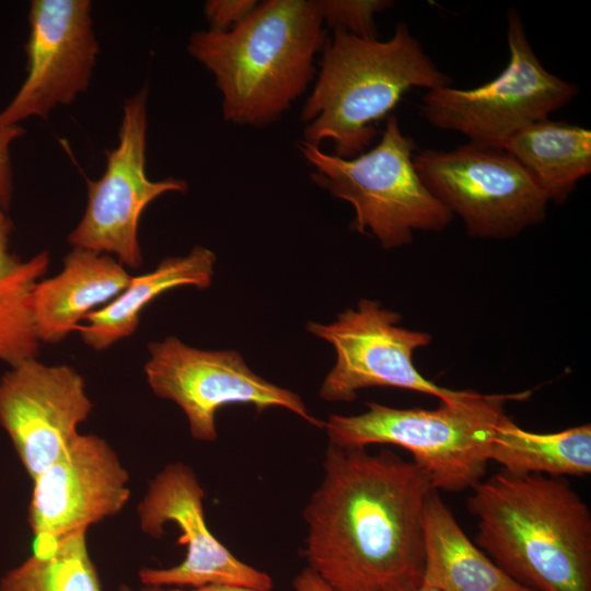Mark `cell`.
<instances>
[{
	"label": "cell",
	"mask_w": 591,
	"mask_h": 591,
	"mask_svg": "<svg viewBox=\"0 0 591 591\" xmlns=\"http://www.w3.org/2000/svg\"><path fill=\"white\" fill-rule=\"evenodd\" d=\"M303 512V555L333 591H414L422 582V510L434 489L391 450L329 445Z\"/></svg>",
	"instance_id": "obj_1"
},
{
	"label": "cell",
	"mask_w": 591,
	"mask_h": 591,
	"mask_svg": "<svg viewBox=\"0 0 591 591\" xmlns=\"http://www.w3.org/2000/svg\"><path fill=\"white\" fill-rule=\"evenodd\" d=\"M476 545L531 591H591V513L563 477L501 471L467 500Z\"/></svg>",
	"instance_id": "obj_2"
},
{
	"label": "cell",
	"mask_w": 591,
	"mask_h": 591,
	"mask_svg": "<svg viewBox=\"0 0 591 591\" xmlns=\"http://www.w3.org/2000/svg\"><path fill=\"white\" fill-rule=\"evenodd\" d=\"M326 40L315 0H267L229 31L194 32L188 51L213 74L223 118L263 127L308 89Z\"/></svg>",
	"instance_id": "obj_3"
},
{
	"label": "cell",
	"mask_w": 591,
	"mask_h": 591,
	"mask_svg": "<svg viewBox=\"0 0 591 591\" xmlns=\"http://www.w3.org/2000/svg\"><path fill=\"white\" fill-rule=\"evenodd\" d=\"M321 70L301 112L304 139L334 143L335 155L351 159L372 142L374 124L412 88L450 84L405 23L384 42L334 30L323 48Z\"/></svg>",
	"instance_id": "obj_4"
},
{
	"label": "cell",
	"mask_w": 591,
	"mask_h": 591,
	"mask_svg": "<svg viewBox=\"0 0 591 591\" xmlns=\"http://www.w3.org/2000/svg\"><path fill=\"white\" fill-rule=\"evenodd\" d=\"M531 392L482 394L462 391L434 409L395 408L375 402L358 415H331L323 424L328 444L367 448L393 444L406 449L437 490L473 489L484 477L493 437L508 402Z\"/></svg>",
	"instance_id": "obj_5"
},
{
	"label": "cell",
	"mask_w": 591,
	"mask_h": 591,
	"mask_svg": "<svg viewBox=\"0 0 591 591\" xmlns=\"http://www.w3.org/2000/svg\"><path fill=\"white\" fill-rule=\"evenodd\" d=\"M415 148L394 115L387 116L379 143L351 159L325 153L303 140L299 143L314 167L312 179L354 207L351 229L370 232L386 250L410 243L415 231L440 232L453 218L420 179Z\"/></svg>",
	"instance_id": "obj_6"
},
{
	"label": "cell",
	"mask_w": 591,
	"mask_h": 591,
	"mask_svg": "<svg viewBox=\"0 0 591 591\" xmlns=\"http://www.w3.org/2000/svg\"><path fill=\"white\" fill-rule=\"evenodd\" d=\"M510 59L491 81L474 89L429 90L421 113L433 127L457 131L471 142L500 147L526 126L567 105L578 86L547 71L533 51L522 19L507 12Z\"/></svg>",
	"instance_id": "obj_7"
},
{
	"label": "cell",
	"mask_w": 591,
	"mask_h": 591,
	"mask_svg": "<svg viewBox=\"0 0 591 591\" xmlns=\"http://www.w3.org/2000/svg\"><path fill=\"white\" fill-rule=\"evenodd\" d=\"M414 165L471 236L512 237L546 217L545 195L502 148L470 142L451 151L427 149L414 154Z\"/></svg>",
	"instance_id": "obj_8"
},
{
	"label": "cell",
	"mask_w": 591,
	"mask_h": 591,
	"mask_svg": "<svg viewBox=\"0 0 591 591\" xmlns=\"http://www.w3.org/2000/svg\"><path fill=\"white\" fill-rule=\"evenodd\" d=\"M148 349L144 372L151 390L184 412L196 440H217L216 415L230 404L253 405L257 412L282 407L323 428L297 393L256 374L235 350L198 349L174 336Z\"/></svg>",
	"instance_id": "obj_9"
},
{
	"label": "cell",
	"mask_w": 591,
	"mask_h": 591,
	"mask_svg": "<svg viewBox=\"0 0 591 591\" xmlns=\"http://www.w3.org/2000/svg\"><path fill=\"white\" fill-rule=\"evenodd\" d=\"M401 315L376 301L362 299L329 324L309 322L306 329L328 341L336 362L323 380L320 397L352 402L358 391L390 386L436 396L449 402L462 391L439 386L415 367L414 352L431 343V335L398 325Z\"/></svg>",
	"instance_id": "obj_10"
},
{
	"label": "cell",
	"mask_w": 591,
	"mask_h": 591,
	"mask_svg": "<svg viewBox=\"0 0 591 591\" xmlns=\"http://www.w3.org/2000/svg\"><path fill=\"white\" fill-rule=\"evenodd\" d=\"M147 92L140 91L124 105L118 146L106 151V167L88 179L84 215L68 242L73 247L114 254L132 269L142 265L138 225L142 211L162 194L186 192L184 179L150 181L146 173Z\"/></svg>",
	"instance_id": "obj_11"
},
{
	"label": "cell",
	"mask_w": 591,
	"mask_h": 591,
	"mask_svg": "<svg viewBox=\"0 0 591 591\" xmlns=\"http://www.w3.org/2000/svg\"><path fill=\"white\" fill-rule=\"evenodd\" d=\"M205 491L184 463L166 465L150 483L138 506L142 532L159 538L164 525L175 523L187 547L185 558L167 568H142L139 579L146 588H199L231 584L270 591L271 577L234 556L208 529L204 515Z\"/></svg>",
	"instance_id": "obj_12"
},
{
	"label": "cell",
	"mask_w": 591,
	"mask_h": 591,
	"mask_svg": "<svg viewBox=\"0 0 591 591\" xmlns=\"http://www.w3.org/2000/svg\"><path fill=\"white\" fill-rule=\"evenodd\" d=\"M129 474L114 449L95 434L78 433L33 479L28 524L44 549L121 511Z\"/></svg>",
	"instance_id": "obj_13"
},
{
	"label": "cell",
	"mask_w": 591,
	"mask_h": 591,
	"mask_svg": "<svg viewBox=\"0 0 591 591\" xmlns=\"http://www.w3.org/2000/svg\"><path fill=\"white\" fill-rule=\"evenodd\" d=\"M89 0H34L25 45L27 76L0 112V125H18L31 116L46 118L57 105L85 91L99 44Z\"/></svg>",
	"instance_id": "obj_14"
},
{
	"label": "cell",
	"mask_w": 591,
	"mask_h": 591,
	"mask_svg": "<svg viewBox=\"0 0 591 591\" xmlns=\"http://www.w3.org/2000/svg\"><path fill=\"white\" fill-rule=\"evenodd\" d=\"M92 408L84 379L66 364L31 359L0 379V425L32 480L79 433Z\"/></svg>",
	"instance_id": "obj_15"
},
{
	"label": "cell",
	"mask_w": 591,
	"mask_h": 591,
	"mask_svg": "<svg viewBox=\"0 0 591 591\" xmlns=\"http://www.w3.org/2000/svg\"><path fill=\"white\" fill-rule=\"evenodd\" d=\"M131 277L108 254L74 247L65 257L62 270L34 288L32 313L39 343L65 339L89 313L124 291Z\"/></svg>",
	"instance_id": "obj_16"
},
{
	"label": "cell",
	"mask_w": 591,
	"mask_h": 591,
	"mask_svg": "<svg viewBox=\"0 0 591 591\" xmlns=\"http://www.w3.org/2000/svg\"><path fill=\"white\" fill-rule=\"evenodd\" d=\"M421 583L440 591H531L501 570L461 529L437 489L422 510Z\"/></svg>",
	"instance_id": "obj_17"
},
{
	"label": "cell",
	"mask_w": 591,
	"mask_h": 591,
	"mask_svg": "<svg viewBox=\"0 0 591 591\" xmlns=\"http://www.w3.org/2000/svg\"><path fill=\"white\" fill-rule=\"evenodd\" d=\"M217 258L213 252L195 246L186 256L167 257L154 270L132 276L114 300L85 316L76 328L82 340L95 350H105L131 336L142 311L162 293L178 287L206 289L211 285Z\"/></svg>",
	"instance_id": "obj_18"
},
{
	"label": "cell",
	"mask_w": 591,
	"mask_h": 591,
	"mask_svg": "<svg viewBox=\"0 0 591 591\" xmlns=\"http://www.w3.org/2000/svg\"><path fill=\"white\" fill-rule=\"evenodd\" d=\"M499 148L522 165L548 201L564 202L591 173V132L581 126L546 118L519 130Z\"/></svg>",
	"instance_id": "obj_19"
},
{
	"label": "cell",
	"mask_w": 591,
	"mask_h": 591,
	"mask_svg": "<svg viewBox=\"0 0 591 591\" xmlns=\"http://www.w3.org/2000/svg\"><path fill=\"white\" fill-rule=\"evenodd\" d=\"M490 461L513 474L589 475L591 426L537 433L522 429L505 415L493 437Z\"/></svg>",
	"instance_id": "obj_20"
},
{
	"label": "cell",
	"mask_w": 591,
	"mask_h": 591,
	"mask_svg": "<svg viewBox=\"0 0 591 591\" xmlns=\"http://www.w3.org/2000/svg\"><path fill=\"white\" fill-rule=\"evenodd\" d=\"M13 223L0 209V361L18 366L39 351L32 313V297L47 273L49 252L24 260L10 251Z\"/></svg>",
	"instance_id": "obj_21"
},
{
	"label": "cell",
	"mask_w": 591,
	"mask_h": 591,
	"mask_svg": "<svg viewBox=\"0 0 591 591\" xmlns=\"http://www.w3.org/2000/svg\"><path fill=\"white\" fill-rule=\"evenodd\" d=\"M0 591H102L86 530L35 551L1 578Z\"/></svg>",
	"instance_id": "obj_22"
},
{
	"label": "cell",
	"mask_w": 591,
	"mask_h": 591,
	"mask_svg": "<svg viewBox=\"0 0 591 591\" xmlns=\"http://www.w3.org/2000/svg\"><path fill=\"white\" fill-rule=\"evenodd\" d=\"M315 3L323 23L366 39H378L374 15L393 5L389 0H315Z\"/></svg>",
	"instance_id": "obj_23"
},
{
	"label": "cell",
	"mask_w": 591,
	"mask_h": 591,
	"mask_svg": "<svg viewBox=\"0 0 591 591\" xmlns=\"http://www.w3.org/2000/svg\"><path fill=\"white\" fill-rule=\"evenodd\" d=\"M255 0H211L205 5L210 30L225 32L235 26L257 5Z\"/></svg>",
	"instance_id": "obj_24"
},
{
	"label": "cell",
	"mask_w": 591,
	"mask_h": 591,
	"mask_svg": "<svg viewBox=\"0 0 591 591\" xmlns=\"http://www.w3.org/2000/svg\"><path fill=\"white\" fill-rule=\"evenodd\" d=\"M23 134L24 129L19 125H0V209L3 211L9 209L13 193L9 147Z\"/></svg>",
	"instance_id": "obj_25"
},
{
	"label": "cell",
	"mask_w": 591,
	"mask_h": 591,
	"mask_svg": "<svg viewBox=\"0 0 591 591\" xmlns=\"http://www.w3.org/2000/svg\"><path fill=\"white\" fill-rule=\"evenodd\" d=\"M294 591H333V589L311 568L305 567L293 579Z\"/></svg>",
	"instance_id": "obj_26"
},
{
	"label": "cell",
	"mask_w": 591,
	"mask_h": 591,
	"mask_svg": "<svg viewBox=\"0 0 591 591\" xmlns=\"http://www.w3.org/2000/svg\"><path fill=\"white\" fill-rule=\"evenodd\" d=\"M159 589L160 591H258V590L247 588V587L231 586V584H208V586H202L199 588H192V589H178V588H170V589L159 588Z\"/></svg>",
	"instance_id": "obj_27"
},
{
	"label": "cell",
	"mask_w": 591,
	"mask_h": 591,
	"mask_svg": "<svg viewBox=\"0 0 591 591\" xmlns=\"http://www.w3.org/2000/svg\"><path fill=\"white\" fill-rule=\"evenodd\" d=\"M414 591H440L439 589L432 587V586H429V584H426V583H421L416 590Z\"/></svg>",
	"instance_id": "obj_28"
},
{
	"label": "cell",
	"mask_w": 591,
	"mask_h": 591,
	"mask_svg": "<svg viewBox=\"0 0 591 591\" xmlns=\"http://www.w3.org/2000/svg\"><path fill=\"white\" fill-rule=\"evenodd\" d=\"M117 591H132L129 586L123 584L118 588Z\"/></svg>",
	"instance_id": "obj_29"
},
{
	"label": "cell",
	"mask_w": 591,
	"mask_h": 591,
	"mask_svg": "<svg viewBox=\"0 0 591 591\" xmlns=\"http://www.w3.org/2000/svg\"><path fill=\"white\" fill-rule=\"evenodd\" d=\"M142 591H160L159 588H146Z\"/></svg>",
	"instance_id": "obj_30"
}]
</instances>
